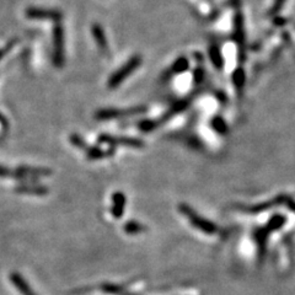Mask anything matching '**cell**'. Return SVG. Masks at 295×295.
<instances>
[{"label":"cell","instance_id":"6da1fadb","mask_svg":"<svg viewBox=\"0 0 295 295\" xmlns=\"http://www.w3.org/2000/svg\"><path fill=\"white\" fill-rule=\"evenodd\" d=\"M142 60H143L142 59V55H139V54L133 55V57H132L131 59L126 63V64L122 65V67L119 68L117 72H114L113 74H112L111 78L108 79V81H107L108 89L113 90V89L118 88V86L121 85V84L123 83L127 78H128V76H131L132 74L136 72L139 67H141Z\"/></svg>","mask_w":295,"mask_h":295},{"label":"cell","instance_id":"7a4b0ae2","mask_svg":"<svg viewBox=\"0 0 295 295\" xmlns=\"http://www.w3.org/2000/svg\"><path fill=\"white\" fill-rule=\"evenodd\" d=\"M64 29L62 24H55L53 27V64L62 68L64 64Z\"/></svg>","mask_w":295,"mask_h":295},{"label":"cell","instance_id":"3957f363","mask_svg":"<svg viewBox=\"0 0 295 295\" xmlns=\"http://www.w3.org/2000/svg\"><path fill=\"white\" fill-rule=\"evenodd\" d=\"M26 16L32 20H48V21L60 22L63 14L57 9H47V7L31 6L26 9Z\"/></svg>","mask_w":295,"mask_h":295},{"label":"cell","instance_id":"277c9868","mask_svg":"<svg viewBox=\"0 0 295 295\" xmlns=\"http://www.w3.org/2000/svg\"><path fill=\"white\" fill-rule=\"evenodd\" d=\"M146 107H132L128 110H118V108H102L95 113V118L98 121H111V119L119 118L123 116H132L146 112Z\"/></svg>","mask_w":295,"mask_h":295},{"label":"cell","instance_id":"5b68a950","mask_svg":"<svg viewBox=\"0 0 295 295\" xmlns=\"http://www.w3.org/2000/svg\"><path fill=\"white\" fill-rule=\"evenodd\" d=\"M180 209H181V212L184 213L186 217H188V219L191 220V223H192L196 228L199 229V230L204 231V233L207 234H214L215 231H218V228L214 225V224L205 219H202L199 215H196V213L193 212L192 209H190L187 205L182 204Z\"/></svg>","mask_w":295,"mask_h":295},{"label":"cell","instance_id":"8992f818","mask_svg":"<svg viewBox=\"0 0 295 295\" xmlns=\"http://www.w3.org/2000/svg\"><path fill=\"white\" fill-rule=\"evenodd\" d=\"M98 143H105L111 147L116 146H128L133 148H142L144 143L137 138H131V137H113L110 134H101L98 138Z\"/></svg>","mask_w":295,"mask_h":295},{"label":"cell","instance_id":"52a82bcc","mask_svg":"<svg viewBox=\"0 0 295 295\" xmlns=\"http://www.w3.org/2000/svg\"><path fill=\"white\" fill-rule=\"evenodd\" d=\"M16 174L19 180L30 179V177H42L50 175V170L43 169V167H30V166H21L16 170Z\"/></svg>","mask_w":295,"mask_h":295},{"label":"cell","instance_id":"ba28073f","mask_svg":"<svg viewBox=\"0 0 295 295\" xmlns=\"http://www.w3.org/2000/svg\"><path fill=\"white\" fill-rule=\"evenodd\" d=\"M126 205V196L122 192H116L112 196V214L116 219H119L124 212Z\"/></svg>","mask_w":295,"mask_h":295},{"label":"cell","instance_id":"9c48e42d","mask_svg":"<svg viewBox=\"0 0 295 295\" xmlns=\"http://www.w3.org/2000/svg\"><path fill=\"white\" fill-rule=\"evenodd\" d=\"M91 30H93L94 40H95L96 45L98 46V48H100L102 52H107L108 42H107V38H106L105 31H103L102 26L98 24H94L93 27H91Z\"/></svg>","mask_w":295,"mask_h":295},{"label":"cell","instance_id":"30bf717a","mask_svg":"<svg viewBox=\"0 0 295 295\" xmlns=\"http://www.w3.org/2000/svg\"><path fill=\"white\" fill-rule=\"evenodd\" d=\"M10 279H11L12 284L15 286V288H16L17 291H19L22 295H37L34 291H32L31 287L27 284V282L25 281L24 278H22L21 274L11 273V276H10Z\"/></svg>","mask_w":295,"mask_h":295},{"label":"cell","instance_id":"8fae6325","mask_svg":"<svg viewBox=\"0 0 295 295\" xmlns=\"http://www.w3.org/2000/svg\"><path fill=\"white\" fill-rule=\"evenodd\" d=\"M84 151H85L88 159L90 160H100L113 154V149L108 151V150H102L101 148H96V147H88Z\"/></svg>","mask_w":295,"mask_h":295},{"label":"cell","instance_id":"7c38bea8","mask_svg":"<svg viewBox=\"0 0 295 295\" xmlns=\"http://www.w3.org/2000/svg\"><path fill=\"white\" fill-rule=\"evenodd\" d=\"M15 191L19 193H30V195H46L48 190L43 186H19L15 188Z\"/></svg>","mask_w":295,"mask_h":295},{"label":"cell","instance_id":"4fadbf2b","mask_svg":"<svg viewBox=\"0 0 295 295\" xmlns=\"http://www.w3.org/2000/svg\"><path fill=\"white\" fill-rule=\"evenodd\" d=\"M101 289H102L103 292H106V293H110L113 295H136V294L129 293V292H127L126 289L122 288V287L119 286H116V284H102V286H101Z\"/></svg>","mask_w":295,"mask_h":295},{"label":"cell","instance_id":"5bb4252c","mask_svg":"<svg viewBox=\"0 0 295 295\" xmlns=\"http://www.w3.org/2000/svg\"><path fill=\"white\" fill-rule=\"evenodd\" d=\"M124 231L131 235H134V234H139L146 231V226L142 225L141 223H137V221H128V223L124 224Z\"/></svg>","mask_w":295,"mask_h":295},{"label":"cell","instance_id":"9a60e30c","mask_svg":"<svg viewBox=\"0 0 295 295\" xmlns=\"http://www.w3.org/2000/svg\"><path fill=\"white\" fill-rule=\"evenodd\" d=\"M209 55H210V59H212V63L214 64V67L218 68V69H221V68H223V57H221L220 54L219 48L215 47V46L210 47Z\"/></svg>","mask_w":295,"mask_h":295},{"label":"cell","instance_id":"2e32d148","mask_svg":"<svg viewBox=\"0 0 295 295\" xmlns=\"http://www.w3.org/2000/svg\"><path fill=\"white\" fill-rule=\"evenodd\" d=\"M157 126H159V122L151 121V119H144V121H141L138 123L139 129L143 132H146V133H148V132L154 131Z\"/></svg>","mask_w":295,"mask_h":295},{"label":"cell","instance_id":"e0dca14e","mask_svg":"<svg viewBox=\"0 0 295 295\" xmlns=\"http://www.w3.org/2000/svg\"><path fill=\"white\" fill-rule=\"evenodd\" d=\"M212 123L215 131H218L219 133H226V131H228V126H226V123L220 118V117H214Z\"/></svg>","mask_w":295,"mask_h":295},{"label":"cell","instance_id":"ac0fdd59","mask_svg":"<svg viewBox=\"0 0 295 295\" xmlns=\"http://www.w3.org/2000/svg\"><path fill=\"white\" fill-rule=\"evenodd\" d=\"M188 68V62L186 58H180L179 60H177L176 63L174 64V67H172V72L174 73H182L185 72L186 69Z\"/></svg>","mask_w":295,"mask_h":295},{"label":"cell","instance_id":"d6986e66","mask_svg":"<svg viewBox=\"0 0 295 295\" xmlns=\"http://www.w3.org/2000/svg\"><path fill=\"white\" fill-rule=\"evenodd\" d=\"M234 83H235V85L238 88H243L244 86V83H245V73H244V70L241 68L234 73Z\"/></svg>","mask_w":295,"mask_h":295},{"label":"cell","instance_id":"ffe728a7","mask_svg":"<svg viewBox=\"0 0 295 295\" xmlns=\"http://www.w3.org/2000/svg\"><path fill=\"white\" fill-rule=\"evenodd\" d=\"M0 177H2V179H10L11 177V179L19 180L16 171H11V170L2 166V165H0Z\"/></svg>","mask_w":295,"mask_h":295},{"label":"cell","instance_id":"44dd1931","mask_svg":"<svg viewBox=\"0 0 295 295\" xmlns=\"http://www.w3.org/2000/svg\"><path fill=\"white\" fill-rule=\"evenodd\" d=\"M70 142H72L76 148H79V149L81 150H85L86 148H88L86 143L84 142V139L81 138L80 136H78V134H72V136H70Z\"/></svg>","mask_w":295,"mask_h":295},{"label":"cell","instance_id":"7402d4cb","mask_svg":"<svg viewBox=\"0 0 295 295\" xmlns=\"http://www.w3.org/2000/svg\"><path fill=\"white\" fill-rule=\"evenodd\" d=\"M203 79V70L202 69H198L197 72L195 73V81L196 83H200Z\"/></svg>","mask_w":295,"mask_h":295},{"label":"cell","instance_id":"603a6c76","mask_svg":"<svg viewBox=\"0 0 295 295\" xmlns=\"http://www.w3.org/2000/svg\"><path fill=\"white\" fill-rule=\"evenodd\" d=\"M12 45H14V43H11V45H9V46H7L6 48H4V49H2L1 52H0V58H2V57H4L5 54H6L7 52H9V49H10V48L12 47Z\"/></svg>","mask_w":295,"mask_h":295}]
</instances>
